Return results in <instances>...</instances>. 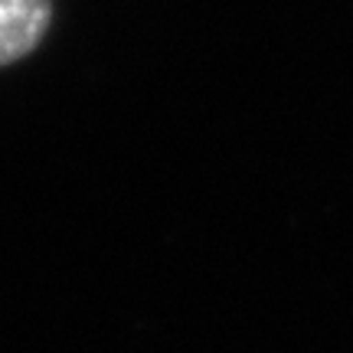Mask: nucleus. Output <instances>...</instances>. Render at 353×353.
I'll list each match as a JSON object with an SVG mask.
<instances>
[{
    "label": "nucleus",
    "mask_w": 353,
    "mask_h": 353,
    "mask_svg": "<svg viewBox=\"0 0 353 353\" xmlns=\"http://www.w3.org/2000/svg\"><path fill=\"white\" fill-rule=\"evenodd\" d=\"M52 23V0H0V65L37 50Z\"/></svg>",
    "instance_id": "1"
}]
</instances>
